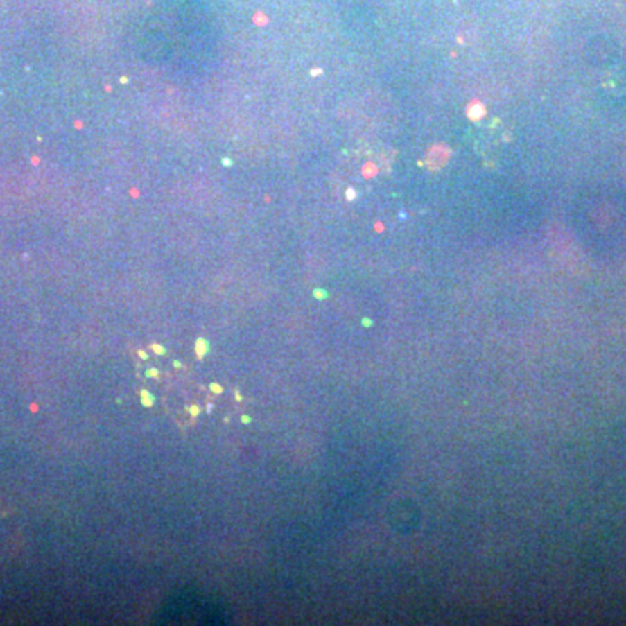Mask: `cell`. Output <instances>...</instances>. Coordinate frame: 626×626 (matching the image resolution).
<instances>
[{
  "instance_id": "obj_2",
  "label": "cell",
  "mask_w": 626,
  "mask_h": 626,
  "mask_svg": "<svg viewBox=\"0 0 626 626\" xmlns=\"http://www.w3.org/2000/svg\"><path fill=\"white\" fill-rule=\"evenodd\" d=\"M148 397H150V395H148V393H146V392H143V402H145V406H152V402H153V399H152V400H150V399H148Z\"/></svg>"
},
{
  "instance_id": "obj_4",
  "label": "cell",
  "mask_w": 626,
  "mask_h": 626,
  "mask_svg": "<svg viewBox=\"0 0 626 626\" xmlns=\"http://www.w3.org/2000/svg\"><path fill=\"white\" fill-rule=\"evenodd\" d=\"M211 390H213V392H216V393H221V392H223V390H221V386L214 385V383H213V385H211Z\"/></svg>"
},
{
  "instance_id": "obj_3",
  "label": "cell",
  "mask_w": 626,
  "mask_h": 626,
  "mask_svg": "<svg viewBox=\"0 0 626 626\" xmlns=\"http://www.w3.org/2000/svg\"><path fill=\"white\" fill-rule=\"evenodd\" d=\"M153 350H155L159 355H164V354H166V350H164V348H160L159 345H153Z\"/></svg>"
},
{
  "instance_id": "obj_1",
  "label": "cell",
  "mask_w": 626,
  "mask_h": 626,
  "mask_svg": "<svg viewBox=\"0 0 626 626\" xmlns=\"http://www.w3.org/2000/svg\"><path fill=\"white\" fill-rule=\"evenodd\" d=\"M204 340H200L198 341V347H197V350H198V357H204Z\"/></svg>"
}]
</instances>
